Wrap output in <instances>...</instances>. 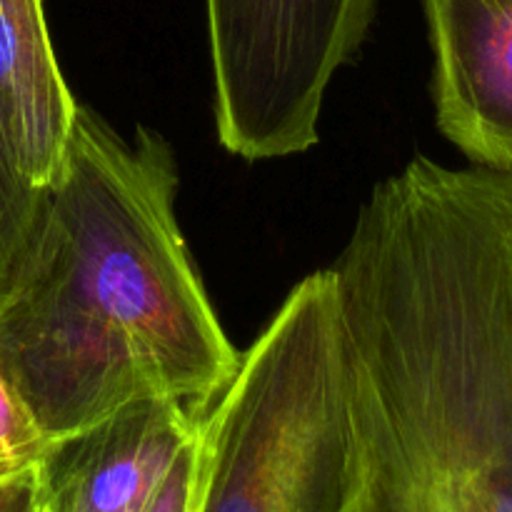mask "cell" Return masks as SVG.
I'll return each mask as SVG.
<instances>
[{"label":"cell","mask_w":512,"mask_h":512,"mask_svg":"<svg viewBox=\"0 0 512 512\" xmlns=\"http://www.w3.org/2000/svg\"><path fill=\"white\" fill-rule=\"evenodd\" d=\"M198 425L178 400L143 398L53 440L40 463L45 512H145Z\"/></svg>","instance_id":"obj_5"},{"label":"cell","mask_w":512,"mask_h":512,"mask_svg":"<svg viewBox=\"0 0 512 512\" xmlns=\"http://www.w3.org/2000/svg\"><path fill=\"white\" fill-rule=\"evenodd\" d=\"M50 445L28 405L0 373V478L40 465Z\"/></svg>","instance_id":"obj_9"},{"label":"cell","mask_w":512,"mask_h":512,"mask_svg":"<svg viewBox=\"0 0 512 512\" xmlns=\"http://www.w3.org/2000/svg\"><path fill=\"white\" fill-rule=\"evenodd\" d=\"M333 275L345 512H512V173L415 155L375 185Z\"/></svg>","instance_id":"obj_1"},{"label":"cell","mask_w":512,"mask_h":512,"mask_svg":"<svg viewBox=\"0 0 512 512\" xmlns=\"http://www.w3.org/2000/svg\"><path fill=\"white\" fill-rule=\"evenodd\" d=\"M170 145L78 105L63 168L0 298V373L45 438L143 398L200 418L240 365L175 218Z\"/></svg>","instance_id":"obj_2"},{"label":"cell","mask_w":512,"mask_h":512,"mask_svg":"<svg viewBox=\"0 0 512 512\" xmlns=\"http://www.w3.org/2000/svg\"><path fill=\"white\" fill-rule=\"evenodd\" d=\"M78 103L65 85L43 0H0V143L33 188L63 168Z\"/></svg>","instance_id":"obj_7"},{"label":"cell","mask_w":512,"mask_h":512,"mask_svg":"<svg viewBox=\"0 0 512 512\" xmlns=\"http://www.w3.org/2000/svg\"><path fill=\"white\" fill-rule=\"evenodd\" d=\"M205 20L220 145L288 158L318 143L328 85L368 38L375 0H205Z\"/></svg>","instance_id":"obj_4"},{"label":"cell","mask_w":512,"mask_h":512,"mask_svg":"<svg viewBox=\"0 0 512 512\" xmlns=\"http://www.w3.org/2000/svg\"><path fill=\"white\" fill-rule=\"evenodd\" d=\"M45 193L23 178L0 143V298L8 290L15 268L33 238Z\"/></svg>","instance_id":"obj_8"},{"label":"cell","mask_w":512,"mask_h":512,"mask_svg":"<svg viewBox=\"0 0 512 512\" xmlns=\"http://www.w3.org/2000/svg\"><path fill=\"white\" fill-rule=\"evenodd\" d=\"M353 375L333 270L300 280L198 425L193 512H345Z\"/></svg>","instance_id":"obj_3"},{"label":"cell","mask_w":512,"mask_h":512,"mask_svg":"<svg viewBox=\"0 0 512 512\" xmlns=\"http://www.w3.org/2000/svg\"><path fill=\"white\" fill-rule=\"evenodd\" d=\"M195 483H198V433L180 450L145 512H193Z\"/></svg>","instance_id":"obj_10"},{"label":"cell","mask_w":512,"mask_h":512,"mask_svg":"<svg viewBox=\"0 0 512 512\" xmlns=\"http://www.w3.org/2000/svg\"><path fill=\"white\" fill-rule=\"evenodd\" d=\"M0 512H45L40 465L0 478Z\"/></svg>","instance_id":"obj_11"},{"label":"cell","mask_w":512,"mask_h":512,"mask_svg":"<svg viewBox=\"0 0 512 512\" xmlns=\"http://www.w3.org/2000/svg\"><path fill=\"white\" fill-rule=\"evenodd\" d=\"M438 128L478 168L512 173V0H423Z\"/></svg>","instance_id":"obj_6"}]
</instances>
